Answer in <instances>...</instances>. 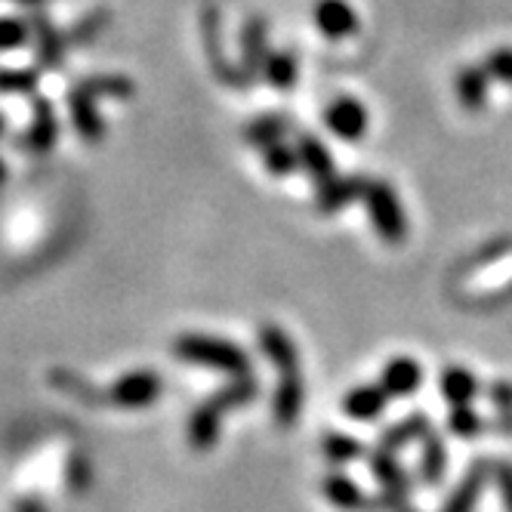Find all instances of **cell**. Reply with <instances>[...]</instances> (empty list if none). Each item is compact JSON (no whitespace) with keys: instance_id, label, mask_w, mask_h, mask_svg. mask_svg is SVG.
<instances>
[{"instance_id":"cell-1","label":"cell","mask_w":512,"mask_h":512,"mask_svg":"<svg viewBox=\"0 0 512 512\" xmlns=\"http://www.w3.org/2000/svg\"><path fill=\"white\" fill-rule=\"evenodd\" d=\"M173 352L186 364H198V368H207V371L232 374V377L250 374L247 352H241L229 340H216L207 334H182V337H176Z\"/></svg>"},{"instance_id":"cell-2","label":"cell","mask_w":512,"mask_h":512,"mask_svg":"<svg viewBox=\"0 0 512 512\" xmlns=\"http://www.w3.org/2000/svg\"><path fill=\"white\" fill-rule=\"evenodd\" d=\"M164 383L155 371H133L121 380L112 383L108 389V401L118 408H149L158 401Z\"/></svg>"},{"instance_id":"cell-3","label":"cell","mask_w":512,"mask_h":512,"mask_svg":"<svg viewBox=\"0 0 512 512\" xmlns=\"http://www.w3.org/2000/svg\"><path fill=\"white\" fill-rule=\"evenodd\" d=\"M281 377H278V389H275V423L281 426V429H287V426H294L297 420H300V411H303V395H306V389H303V374H300V368H284V371H278Z\"/></svg>"},{"instance_id":"cell-4","label":"cell","mask_w":512,"mask_h":512,"mask_svg":"<svg viewBox=\"0 0 512 512\" xmlns=\"http://www.w3.org/2000/svg\"><path fill=\"white\" fill-rule=\"evenodd\" d=\"M68 112H71V124H75V130L81 133L84 142L96 145L105 136V124H102V115L96 108V96L84 84L68 90Z\"/></svg>"},{"instance_id":"cell-5","label":"cell","mask_w":512,"mask_h":512,"mask_svg":"<svg viewBox=\"0 0 512 512\" xmlns=\"http://www.w3.org/2000/svg\"><path fill=\"white\" fill-rule=\"evenodd\" d=\"M31 127L22 139V145L34 155H47L53 145H56V136H59V121L53 115V105L47 99H34V108H31Z\"/></svg>"},{"instance_id":"cell-6","label":"cell","mask_w":512,"mask_h":512,"mask_svg":"<svg viewBox=\"0 0 512 512\" xmlns=\"http://www.w3.org/2000/svg\"><path fill=\"white\" fill-rule=\"evenodd\" d=\"M368 204H371V216H374L377 232L386 241H401V235H405V219H401L395 195L386 186H371L368 189Z\"/></svg>"},{"instance_id":"cell-7","label":"cell","mask_w":512,"mask_h":512,"mask_svg":"<svg viewBox=\"0 0 512 512\" xmlns=\"http://www.w3.org/2000/svg\"><path fill=\"white\" fill-rule=\"evenodd\" d=\"M223 417H226V411H219L210 398L204 401V405H198V408L192 411L189 429H186L189 445H192L195 451H210V448L219 442V426H223Z\"/></svg>"},{"instance_id":"cell-8","label":"cell","mask_w":512,"mask_h":512,"mask_svg":"<svg viewBox=\"0 0 512 512\" xmlns=\"http://www.w3.org/2000/svg\"><path fill=\"white\" fill-rule=\"evenodd\" d=\"M241 50H244V62H241V81L253 84L256 75L266 65V22L263 19H250L244 25L241 34Z\"/></svg>"},{"instance_id":"cell-9","label":"cell","mask_w":512,"mask_h":512,"mask_svg":"<svg viewBox=\"0 0 512 512\" xmlns=\"http://www.w3.org/2000/svg\"><path fill=\"white\" fill-rule=\"evenodd\" d=\"M297 158H300V167L312 176V182L318 189L334 179V158L315 136H300L297 139Z\"/></svg>"},{"instance_id":"cell-10","label":"cell","mask_w":512,"mask_h":512,"mask_svg":"<svg viewBox=\"0 0 512 512\" xmlns=\"http://www.w3.org/2000/svg\"><path fill=\"white\" fill-rule=\"evenodd\" d=\"M324 118H327V127H331L343 139H358L364 133V127H368V115H364V108L355 99H346V96L327 105Z\"/></svg>"},{"instance_id":"cell-11","label":"cell","mask_w":512,"mask_h":512,"mask_svg":"<svg viewBox=\"0 0 512 512\" xmlns=\"http://www.w3.org/2000/svg\"><path fill=\"white\" fill-rule=\"evenodd\" d=\"M260 349L269 355V361L278 371L284 368H300V352L297 343L287 337V331H281L278 324H263L260 327Z\"/></svg>"},{"instance_id":"cell-12","label":"cell","mask_w":512,"mask_h":512,"mask_svg":"<svg viewBox=\"0 0 512 512\" xmlns=\"http://www.w3.org/2000/svg\"><path fill=\"white\" fill-rule=\"evenodd\" d=\"M315 22L327 38H346L358 28V19L346 0H321L315 7Z\"/></svg>"},{"instance_id":"cell-13","label":"cell","mask_w":512,"mask_h":512,"mask_svg":"<svg viewBox=\"0 0 512 512\" xmlns=\"http://www.w3.org/2000/svg\"><path fill=\"white\" fill-rule=\"evenodd\" d=\"M260 392V383H256L253 374H244V377H235L229 386H223L216 395H210V401L219 408V411H235L241 405H250Z\"/></svg>"},{"instance_id":"cell-14","label":"cell","mask_w":512,"mask_h":512,"mask_svg":"<svg viewBox=\"0 0 512 512\" xmlns=\"http://www.w3.org/2000/svg\"><path fill=\"white\" fill-rule=\"evenodd\" d=\"M287 130H290V121L275 112V115H263V118H256L253 124H247L244 139L250 145H256V149H266V145H272V142H281Z\"/></svg>"},{"instance_id":"cell-15","label":"cell","mask_w":512,"mask_h":512,"mask_svg":"<svg viewBox=\"0 0 512 512\" xmlns=\"http://www.w3.org/2000/svg\"><path fill=\"white\" fill-rule=\"evenodd\" d=\"M343 408L355 420H374L383 411V392L377 386H358L346 395Z\"/></svg>"},{"instance_id":"cell-16","label":"cell","mask_w":512,"mask_h":512,"mask_svg":"<svg viewBox=\"0 0 512 512\" xmlns=\"http://www.w3.org/2000/svg\"><path fill=\"white\" fill-rule=\"evenodd\" d=\"M358 189H361V182H358V179H331L327 186L318 189L315 207H318L321 213H334V210H340L343 204H349V201L358 195Z\"/></svg>"},{"instance_id":"cell-17","label":"cell","mask_w":512,"mask_h":512,"mask_svg":"<svg viewBox=\"0 0 512 512\" xmlns=\"http://www.w3.org/2000/svg\"><path fill=\"white\" fill-rule=\"evenodd\" d=\"M417 383H420V368H417L414 361H408V358H395L389 368L383 371V386L392 395H408V392L417 389Z\"/></svg>"},{"instance_id":"cell-18","label":"cell","mask_w":512,"mask_h":512,"mask_svg":"<svg viewBox=\"0 0 512 512\" xmlns=\"http://www.w3.org/2000/svg\"><path fill=\"white\" fill-rule=\"evenodd\" d=\"M34 31H38V50H34V56H38V65L41 68H56L62 62V53H65V38H59V34L44 22V19H34Z\"/></svg>"},{"instance_id":"cell-19","label":"cell","mask_w":512,"mask_h":512,"mask_svg":"<svg viewBox=\"0 0 512 512\" xmlns=\"http://www.w3.org/2000/svg\"><path fill=\"white\" fill-rule=\"evenodd\" d=\"M50 380H53V386L62 389L65 395L78 398L81 405H105V401H108V395H99L96 386H90L87 380H81L78 374H71V371H53Z\"/></svg>"},{"instance_id":"cell-20","label":"cell","mask_w":512,"mask_h":512,"mask_svg":"<svg viewBox=\"0 0 512 512\" xmlns=\"http://www.w3.org/2000/svg\"><path fill=\"white\" fill-rule=\"evenodd\" d=\"M263 68H266V78L278 90L294 87V81H297V56L294 53H272V56H266Z\"/></svg>"},{"instance_id":"cell-21","label":"cell","mask_w":512,"mask_h":512,"mask_svg":"<svg viewBox=\"0 0 512 512\" xmlns=\"http://www.w3.org/2000/svg\"><path fill=\"white\" fill-rule=\"evenodd\" d=\"M324 497L331 500L334 506H340V509H358L364 503L361 491L349 479H343V475H327V479H324Z\"/></svg>"},{"instance_id":"cell-22","label":"cell","mask_w":512,"mask_h":512,"mask_svg":"<svg viewBox=\"0 0 512 512\" xmlns=\"http://www.w3.org/2000/svg\"><path fill=\"white\" fill-rule=\"evenodd\" d=\"M263 167L272 173V176H287L294 173V167H300V158H297V149H290L284 142H272L263 149Z\"/></svg>"},{"instance_id":"cell-23","label":"cell","mask_w":512,"mask_h":512,"mask_svg":"<svg viewBox=\"0 0 512 512\" xmlns=\"http://www.w3.org/2000/svg\"><path fill=\"white\" fill-rule=\"evenodd\" d=\"M38 90V75L22 68H0V93L4 96H19V93H34Z\"/></svg>"},{"instance_id":"cell-24","label":"cell","mask_w":512,"mask_h":512,"mask_svg":"<svg viewBox=\"0 0 512 512\" xmlns=\"http://www.w3.org/2000/svg\"><path fill=\"white\" fill-rule=\"evenodd\" d=\"M84 87L99 99V96H112V99H130L133 96V84L127 78H118V75H99V78H90L84 81Z\"/></svg>"},{"instance_id":"cell-25","label":"cell","mask_w":512,"mask_h":512,"mask_svg":"<svg viewBox=\"0 0 512 512\" xmlns=\"http://www.w3.org/2000/svg\"><path fill=\"white\" fill-rule=\"evenodd\" d=\"M321 448H324V457L331 460V463H349L358 454V442H355V438L340 435V432H327Z\"/></svg>"},{"instance_id":"cell-26","label":"cell","mask_w":512,"mask_h":512,"mask_svg":"<svg viewBox=\"0 0 512 512\" xmlns=\"http://www.w3.org/2000/svg\"><path fill=\"white\" fill-rule=\"evenodd\" d=\"M108 25V19H105V13H93V16H87L75 31L68 34V47H75V44H90V41H96V34L102 31Z\"/></svg>"},{"instance_id":"cell-27","label":"cell","mask_w":512,"mask_h":512,"mask_svg":"<svg viewBox=\"0 0 512 512\" xmlns=\"http://www.w3.org/2000/svg\"><path fill=\"white\" fill-rule=\"evenodd\" d=\"M28 41V28L19 19H0V50H16Z\"/></svg>"},{"instance_id":"cell-28","label":"cell","mask_w":512,"mask_h":512,"mask_svg":"<svg viewBox=\"0 0 512 512\" xmlns=\"http://www.w3.org/2000/svg\"><path fill=\"white\" fill-rule=\"evenodd\" d=\"M68 482L75 485L78 491L84 488V482H87V463L81 457H75V460L68 463Z\"/></svg>"},{"instance_id":"cell-29","label":"cell","mask_w":512,"mask_h":512,"mask_svg":"<svg viewBox=\"0 0 512 512\" xmlns=\"http://www.w3.org/2000/svg\"><path fill=\"white\" fill-rule=\"evenodd\" d=\"M19 512H44V509L38 500H25V503H19Z\"/></svg>"},{"instance_id":"cell-30","label":"cell","mask_w":512,"mask_h":512,"mask_svg":"<svg viewBox=\"0 0 512 512\" xmlns=\"http://www.w3.org/2000/svg\"><path fill=\"white\" fill-rule=\"evenodd\" d=\"M4 179H7V167H4V161H0V186H4Z\"/></svg>"},{"instance_id":"cell-31","label":"cell","mask_w":512,"mask_h":512,"mask_svg":"<svg viewBox=\"0 0 512 512\" xmlns=\"http://www.w3.org/2000/svg\"><path fill=\"white\" fill-rule=\"evenodd\" d=\"M4 127H7V124H4V115H0V133H4Z\"/></svg>"},{"instance_id":"cell-32","label":"cell","mask_w":512,"mask_h":512,"mask_svg":"<svg viewBox=\"0 0 512 512\" xmlns=\"http://www.w3.org/2000/svg\"><path fill=\"white\" fill-rule=\"evenodd\" d=\"M22 4H34V0H22Z\"/></svg>"}]
</instances>
